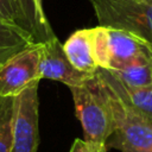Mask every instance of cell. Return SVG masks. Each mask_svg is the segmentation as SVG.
Here are the masks:
<instances>
[{"label":"cell","instance_id":"1","mask_svg":"<svg viewBox=\"0 0 152 152\" xmlns=\"http://www.w3.org/2000/svg\"><path fill=\"white\" fill-rule=\"evenodd\" d=\"M113 119V132L106 141V150L115 148L121 152H151L152 122L147 121L115 95L96 75Z\"/></svg>","mask_w":152,"mask_h":152},{"label":"cell","instance_id":"2","mask_svg":"<svg viewBox=\"0 0 152 152\" xmlns=\"http://www.w3.org/2000/svg\"><path fill=\"white\" fill-rule=\"evenodd\" d=\"M76 116L80 120L84 141L106 150V141L113 132V119L104 93L95 74L86 83L70 88ZM107 151V150H106Z\"/></svg>","mask_w":152,"mask_h":152},{"label":"cell","instance_id":"3","mask_svg":"<svg viewBox=\"0 0 152 152\" xmlns=\"http://www.w3.org/2000/svg\"><path fill=\"white\" fill-rule=\"evenodd\" d=\"M99 25L127 32L152 46L151 0H89Z\"/></svg>","mask_w":152,"mask_h":152},{"label":"cell","instance_id":"4","mask_svg":"<svg viewBox=\"0 0 152 152\" xmlns=\"http://www.w3.org/2000/svg\"><path fill=\"white\" fill-rule=\"evenodd\" d=\"M38 83H33L14 96L12 152H37L39 145Z\"/></svg>","mask_w":152,"mask_h":152},{"label":"cell","instance_id":"5","mask_svg":"<svg viewBox=\"0 0 152 152\" xmlns=\"http://www.w3.org/2000/svg\"><path fill=\"white\" fill-rule=\"evenodd\" d=\"M40 44H34L11 57L0 66V96H17L39 82Z\"/></svg>","mask_w":152,"mask_h":152},{"label":"cell","instance_id":"6","mask_svg":"<svg viewBox=\"0 0 152 152\" xmlns=\"http://www.w3.org/2000/svg\"><path fill=\"white\" fill-rule=\"evenodd\" d=\"M39 78L59 81L69 88L86 83L94 75L76 70L66 58L63 45L57 37L40 44L39 57Z\"/></svg>","mask_w":152,"mask_h":152},{"label":"cell","instance_id":"7","mask_svg":"<svg viewBox=\"0 0 152 152\" xmlns=\"http://www.w3.org/2000/svg\"><path fill=\"white\" fill-rule=\"evenodd\" d=\"M108 28V49L110 58L109 70H116L132 61L152 55V46L141 39L115 28Z\"/></svg>","mask_w":152,"mask_h":152},{"label":"cell","instance_id":"8","mask_svg":"<svg viewBox=\"0 0 152 152\" xmlns=\"http://www.w3.org/2000/svg\"><path fill=\"white\" fill-rule=\"evenodd\" d=\"M95 75L127 106L138 114L152 122V86L141 88H131L124 86L108 70L97 69Z\"/></svg>","mask_w":152,"mask_h":152},{"label":"cell","instance_id":"9","mask_svg":"<svg viewBox=\"0 0 152 152\" xmlns=\"http://www.w3.org/2000/svg\"><path fill=\"white\" fill-rule=\"evenodd\" d=\"M63 50L71 65L84 74L94 75L97 65L94 58L91 28H81L71 33L63 44Z\"/></svg>","mask_w":152,"mask_h":152},{"label":"cell","instance_id":"10","mask_svg":"<svg viewBox=\"0 0 152 152\" xmlns=\"http://www.w3.org/2000/svg\"><path fill=\"white\" fill-rule=\"evenodd\" d=\"M124 86L141 88L152 86V55L141 56L116 70H108Z\"/></svg>","mask_w":152,"mask_h":152},{"label":"cell","instance_id":"11","mask_svg":"<svg viewBox=\"0 0 152 152\" xmlns=\"http://www.w3.org/2000/svg\"><path fill=\"white\" fill-rule=\"evenodd\" d=\"M31 45L34 43L28 34L0 19V66Z\"/></svg>","mask_w":152,"mask_h":152},{"label":"cell","instance_id":"12","mask_svg":"<svg viewBox=\"0 0 152 152\" xmlns=\"http://www.w3.org/2000/svg\"><path fill=\"white\" fill-rule=\"evenodd\" d=\"M14 97L0 96V152H12Z\"/></svg>","mask_w":152,"mask_h":152},{"label":"cell","instance_id":"13","mask_svg":"<svg viewBox=\"0 0 152 152\" xmlns=\"http://www.w3.org/2000/svg\"><path fill=\"white\" fill-rule=\"evenodd\" d=\"M91 42H93L94 58L97 68L103 70H109L110 58H109V49H108V28L100 25L93 27Z\"/></svg>","mask_w":152,"mask_h":152},{"label":"cell","instance_id":"14","mask_svg":"<svg viewBox=\"0 0 152 152\" xmlns=\"http://www.w3.org/2000/svg\"><path fill=\"white\" fill-rule=\"evenodd\" d=\"M0 19L24 31L26 34L31 37V39L36 44L32 30L19 7L18 0H0Z\"/></svg>","mask_w":152,"mask_h":152},{"label":"cell","instance_id":"15","mask_svg":"<svg viewBox=\"0 0 152 152\" xmlns=\"http://www.w3.org/2000/svg\"><path fill=\"white\" fill-rule=\"evenodd\" d=\"M69 152H106L104 148H97L82 139H75Z\"/></svg>","mask_w":152,"mask_h":152},{"label":"cell","instance_id":"16","mask_svg":"<svg viewBox=\"0 0 152 152\" xmlns=\"http://www.w3.org/2000/svg\"><path fill=\"white\" fill-rule=\"evenodd\" d=\"M36 2H37V5H38L39 7L44 8V7H43V0H36Z\"/></svg>","mask_w":152,"mask_h":152},{"label":"cell","instance_id":"17","mask_svg":"<svg viewBox=\"0 0 152 152\" xmlns=\"http://www.w3.org/2000/svg\"><path fill=\"white\" fill-rule=\"evenodd\" d=\"M151 152H152V150H151Z\"/></svg>","mask_w":152,"mask_h":152},{"label":"cell","instance_id":"18","mask_svg":"<svg viewBox=\"0 0 152 152\" xmlns=\"http://www.w3.org/2000/svg\"><path fill=\"white\" fill-rule=\"evenodd\" d=\"M151 1H152V0H151Z\"/></svg>","mask_w":152,"mask_h":152}]
</instances>
